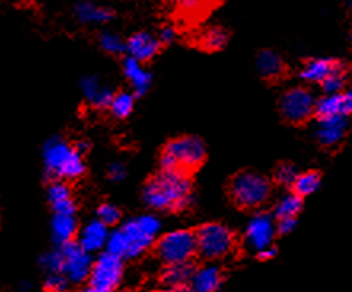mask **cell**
<instances>
[{"instance_id":"3","label":"cell","mask_w":352,"mask_h":292,"mask_svg":"<svg viewBox=\"0 0 352 292\" xmlns=\"http://www.w3.org/2000/svg\"><path fill=\"white\" fill-rule=\"evenodd\" d=\"M206 158L204 143L195 136H184L170 140L161 154V169L188 174Z\"/></svg>"},{"instance_id":"33","label":"cell","mask_w":352,"mask_h":292,"mask_svg":"<svg viewBox=\"0 0 352 292\" xmlns=\"http://www.w3.org/2000/svg\"><path fill=\"white\" fill-rule=\"evenodd\" d=\"M40 264L48 273H61V254H59V249H53L43 254Z\"/></svg>"},{"instance_id":"40","label":"cell","mask_w":352,"mask_h":292,"mask_svg":"<svg viewBox=\"0 0 352 292\" xmlns=\"http://www.w3.org/2000/svg\"><path fill=\"white\" fill-rule=\"evenodd\" d=\"M175 292H195L193 288H187V286H184V288H179Z\"/></svg>"},{"instance_id":"26","label":"cell","mask_w":352,"mask_h":292,"mask_svg":"<svg viewBox=\"0 0 352 292\" xmlns=\"http://www.w3.org/2000/svg\"><path fill=\"white\" fill-rule=\"evenodd\" d=\"M294 192L296 195H300L301 198L303 196L313 195L314 192H318V189L320 187V176L316 173V171H306V173H300L296 176L294 185Z\"/></svg>"},{"instance_id":"34","label":"cell","mask_w":352,"mask_h":292,"mask_svg":"<svg viewBox=\"0 0 352 292\" xmlns=\"http://www.w3.org/2000/svg\"><path fill=\"white\" fill-rule=\"evenodd\" d=\"M70 281L63 273H48L45 281V289L48 292H65L69 288Z\"/></svg>"},{"instance_id":"43","label":"cell","mask_w":352,"mask_h":292,"mask_svg":"<svg viewBox=\"0 0 352 292\" xmlns=\"http://www.w3.org/2000/svg\"><path fill=\"white\" fill-rule=\"evenodd\" d=\"M349 5H351V10H352V0H351V2H349Z\"/></svg>"},{"instance_id":"2","label":"cell","mask_w":352,"mask_h":292,"mask_svg":"<svg viewBox=\"0 0 352 292\" xmlns=\"http://www.w3.org/2000/svg\"><path fill=\"white\" fill-rule=\"evenodd\" d=\"M43 166L48 176L54 180H75L83 176L85 165L83 154L77 145L69 144L63 138H52L43 145Z\"/></svg>"},{"instance_id":"11","label":"cell","mask_w":352,"mask_h":292,"mask_svg":"<svg viewBox=\"0 0 352 292\" xmlns=\"http://www.w3.org/2000/svg\"><path fill=\"white\" fill-rule=\"evenodd\" d=\"M276 231H278V227H276L273 216L266 213H256L245 225V244L250 249H254L255 253H260V251L273 246Z\"/></svg>"},{"instance_id":"17","label":"cell","mask_w":352,"mask_h":292,"mask_svg":"<svg viewBox=\"0 0 352 292\" xmlns=\"http://www.w3.org/2000/svg\"><path fill=\"white\" fill-rule=\"evenodd\" d=\"M74 13L80 23L94 24V26L107 24L113 19L112 10L91 0H80L78 3H75Z\"/></svg>"},{"instance_id":"30","label":"cell","mask_w":352,"mask_h":292,"mask_svg":"<svg viewBox=\"0 0 352 292\" xmlns=\"http://www.w3.org/2000/svg\"><path fill=\"white\" fill-rule=\"evenodd\" d=\"M298 169L295 168L294 165H289V163H284L276 168L274 171V180L278 182L279 185H283V187H292L295 182L296 176H298Z\"/></svg>"},{"instance_id":"22","label":"cell","mask_w":352,"mask_h":292,"mask_svg":"<svg viewBox=\"0 0 352 292\" xmlns=\"http://www.w3.org/2000/svg\"><path fill=\"white\" fill-rule=\"evenodd\" d=\"M78 224L75 214H54L52 220V233L53 240L61 246L70 243L75 235H77Z\"/></svg>"},{"instance_id":"31","label":"cell","mask_w":352,"mask_h":292,"mask_svg":"<svg viewBox=\"0 0 352 292\" xmlns=\"http://www.w3.org/2000/svg\"><path fill=\"white\" fill-rule=\"evenodd\" d=\"M96 219H99L100 222H104L107 227H110V225H117L120 222V219H122V213H120V209L115 205L102 203L98 208Z\"/></svg>"},{"instance_id":"13","label":"cell","mask_w":352,"mask_h":292,"mask_svg":"<svg viewBox=\"0 0 352 292\" xmlns=\"http://www.w3.org/2000/svg\"><path fill=\"white\" fill-rule=\"evenodd\" d=\"M109 227L104 222H100L99 219L89 220V222L85 224V227L80 230L78 244L82 246L85 251H88L89 254L98 253L100 249H105L109 241Z\"/></svg>"},{"instance_id":"24","label":"cell","mask_w":352,"mask_h":292,"mask_svg":"<svg viewBox=\"0 0 352 292\" xmlns=\"http://www.w3.org/2000/svg\"><path fill=\"white\" fill-rule=\"evenodd\" d=\"M193 267L190 265V262L187 264H173L166 267L164 273H163V281L169 288H184L187 286V283L192 281L193 276Z\"/></svg>"},{"instance_id":"23","label":"cell","mask_w":352,"mask_h":292,"mask_svg":"<svg viewBox=\"0 0 352 292\" xmlns=\"http://www.w3.org/2000/svg\"><path fill=\"white\" fill-rule=\"evenodd\" d=\"M256 70L261 77L276 79L284 72V61L276 52L265 50L256 56Z\"/></svg>"},{"instance_id":"42","label":"cell","mask_w":352,"mask_h":292,"mask_svg":"<svg viewBox=\"0 0 352 292\" xmlns=\"http://www.w3.org/2000/svg\"><path fill=\"white\" fill-rule=\"evenodd\" d=\"M85 292H94V291H93V289H87Z\"/></svg>"},{"instance_id":"15","label":"cell","mask_w":352,"mask_h":292,"mask_svg":"<svg viewBox=\"0 0 352 292\" xmlns=\"http://www.w3.org/2000/svg\"><path fill=\"white\" fill-rule=\"evenodd\" d=\"M80 88H82L85 99L96 109H109L115 94L112 88L100 82V79L94 77V75L83 77L80 82Z\"/></svg>"},{"instance_id":"19","label":"cell","mask_w":352,"mask_h":292,"mask_svg":"<svg viewBox=\"0 0 352 292\" xmlns=\"http://www.w3.org/2000/svg\"><path fill=\"white\" fill-rule=\"evenodd\" d=\"M123 72L135 94L142 96L148 92L150 85H152V74L145 69L144 63L128 56L123 63Z\"/></svg>"},{"instance_id":"29","label":"cell","mask_w":352,"mask_h":292,"mask_svg":"<svg viewBox=\"0 0 352 292\" xmlns=\"http://www.w3.org/2000/svg\"><path fill=\"white\" fill-rule=\"evenodd\" d=\"M99 45L105 53L122 54L126 52V42L115 32H102L99 37Z\"/></svg>"},{"instance_id":"16","label":"cell","mask_w":352,"mask_h":292,"mask_svg":"<svg viewBox=\"0 0 352 292\" xmlns=\"http://www.w3.org/2000/svg\"><path fill=\"white\" fill-rule=\"evenodd\" d=\"M340 70H343V67H341V64L338 61H335V59L318 58L311 59V61H308L303 67H301L300 77L308 83L322 85L330 75L340 72Z\"/></svg>"},{"instance_id":"9","label":"cell","mask_w":352,"mask_h":292,"mask_svg":"<svg viewBox=\"0 0 352 292\" xmlns=\"http://www.w3.org/2000/svg\"><path fill=\"white\" fill-rule=\"evenodd\" d=\"M316 104H318V99L308 88L295 87L283 94L279 107L287 122L303 123L316 114Z\"/></svg>"},{"instance_id":"35","label":"cell","mask_w":352,"mask_h":292,"mask_svg":"<svg viewBox=\"0 0 352 292\" xmlns=\"http://www.w3.org/2000/svg\"><path fill=\"white\" fill-rule=\"evenodd\" d=\"M128 171H126V166L120 162H115L109 166L107 169V176L110 180H113V182H122V180L126 178Z\"/></svg>"},{"instance_id":"1","label":"cell","mask_w":352,"mask_h":292,"mask_svg":"<svg viewBox=\"0 0 352 292\" xmlns=\"http://www.w3.org/2000/svg\"><path fill=\"white\" fill-rule=\"evenodd\" d=\"M142 198L155 211L177 213L192 203V180L188 174L161 169L145 185Z\"/></svg>"},{"instance_id":"25","label":"cell","mask_w":352,"mask_h":292,"mask_svg":"<svg viewBox=\"0 0 352 292\" xmlns=\"http://www.w3.org/2000/svg\"><path fill=\"white\" fill-rule=\"evenodd\" d=\"M303 208V198L295 192L284 195L283 198L278 201L274 208V214L278 219L283 218H296V214L300 213Z\"/></svg>"},{"instance_id":"18","label":"cell","mask_w":352,"mask_h":292,"mask_svg":"<svg viewBox=\"0 0 352 292\" xmlns=\"http://www.w3.org/2000/svg\"><path fill=\"white\" fill-rule=\"evenodd\" d=\"M346 129H348V120L346 117H324L319 118L318 129H316V138L325 147L336 145L344 138Z\"/></svg>"},{"instance_id":"6","label":"cell","mask_w":352,"mask_h":292,"mask_svg":"<svg viewBox=\"0 0 352 292\" xmlns=\"http://www.w3.org/2000/svg\"><path fill=\"white\" fill-rule=\"evenodd\" d=\"M234 233L223 224L209 222L196 231L198 253L208 260L226 258L234 249Z\"/></svg>"},{"instance_id":"5","label":"cell","mask_w":352,"mask_h":292,"mask_svg":"<svg viewBox=\"0 0 352 292\" xmlns=\"http://www.w3.org/2000/svg\"><path fill=\"white\" fill-rule=\"evenodd\" d=\"M126 243V258L134 259L142 255L155 243L161 231V220L153 214H144L129 219L120 229Z\"/></svg>"},{"instance_id":"21","label":"cell","mask_w":352,"mask_h":292,"mask_svg":"<svg viewBox=\"0 0 352 292\" xmlns=\"http://www.w3.org/2000/svg\"><path fill=\"white\" fill-rule=\"evenodd\" d=\"M222 270L217 265H203L193 271L192 288L195 292H215L222 284Z\"/></svg>"},{"instance_id":"39","label":"cell","mask_w":352,"mask_h":292,"mask_svg":"<svg viewBox=\"0 0 352 292\" xmlns=\"http://www.w3.org/2000/svg\"><path fill=\"white\" fill-rule=\"evenodd\" d=\"M256 254H258V258L261 260H270V259H273L274 255H276V249L273 248V246H271V248H266V249L260 251V253H256Z\"/></svg>"},{"instance_id":"32","label":"cell","mask_w":352,"mask_h":292,"mask_svg":"<svg viewBox=\"0 0 352 292\" xmlns=\"http://www.w3.org/2000/svg\"><path fill=\"white\" fill-rule=\"evenodd\" d=\"M344 85H346L344 70H340V72H335L333 75H330V77L327 79L325 82L320 85V87H322V90H324L325 94H336V93L343 92Z\"/></svg>"},{"instance_id":"7","label":"cell","mask_w":352,"mask_h":292,"mask_svg":"<svg viewBox=\"0 0 352 292\" xmlns=\"http://www.w3.org/2000/svg\"><path fill=\"white\" fill-rule=\"evenodd\" d=\"M157 253L166 265L187 264L198 253L196 233L184 229L168 231L160 238Z\"/></svg>"},{"instance_id":"27","label":"cell","mask_w":352,"mask_h":292,"mask_svg":"<svg viewBox=\"0 0 352 292\" xmlns=\"http://www.w3.org/2000/svg\"><path fill=\"white\" fill-rule=\"evenodd\" d=\"M134 109V94L129 92H120L115 93L112 98V103L109 105V110L112 112L113 117L117 118H126L131 115Z\"/></svg>"},{"instance_id":"36","label":"cell","mask_w":352,"mask_h":292,"mask_svg":"<svg viewBox=\"0 0 352 292\" xmlns=\"http://www.w3.org/2000/svg\"><path fill=\"white\" fill-rule=\"evenodd\" d=\"M276 227H278V231L283 235H289L292 231L295 230L296 227V219L295 218H283V219H278V224H276Z\"/></svg>"},{"instance_id":"10","label":"cell","mask_w":352,"mask_h":292,"mask_svg":"<svg viewBox=\"0 0 352 292\" xmlns=\"http://www.w3.org/2000/svg\"><path fill=\"white\" fill-rule=\"evenodd\" d=\"M61 254V273L70 283H82L88 280L93 269V258L88 251H85L78 243H65L59 246Z\"/></svg>"},{"instance_id":"38","label":"cell","mask_w":352,"mask_h":292,"mask_svg":"<svg viewBox=\"0 0 352 292\" xmlns=\"http://www.w3.org/2000/svg\"><path fill=\"white\" fill-rule=\"evenodd\" d=\"M175 2H177L179 7L184 10H195L199 7L201 0H175Z\"/></svg>"},{"instance_id":"37","label":"cell","mask_w":352,"mask_h":292,"mask_svg":"<svg viewBox=\"0 0 352 292\" xmlns=\"http://www.w3.org/2000/svg\"><path fill=\"white\" fill-rule=\"evenodd\" d=\"M157 37L160 40V43H164V45L173 43L175 37H177V31H175L173 26H166V28L161 29Z\"/></svg>"},{"instance_id":"28","label":"cell","mask_w":352,"mask_h":292,"mask_svg":"<svg viewBox=\"0 0 352 292\" xmlns=\"http://www.w3.org/2000/svg\"><path fill=\"white\" fill-rule=\"evenodd\" d=\"M226 43H228V32L220 26L208 28L203 34H201V45H203L206 50L217 52V50H222Z\"/></svg>"},{"instance_id":"20","label":"cell","mask_w":352,"mask_h":292,"mask_svg":"<svg viewBox=\"0 0 352 292\" xmlns=\"http://www.w3.org/2000/svg\"><path fill=\"white\" fill-rule=\"evenodd\" d=\"M48 200L54 214H75V206L72 192L64 180H53L48 187Z\"/></svg>"},{"instance_id":"8","label":"cell","mask_w":352,"mask_h":292,"mask_svg":"<svg viewBox=\"0 0 352 292\" xmlns=\"http://www.w3.org/2000/svg\"><path fill=\"white\" fill-rule=\"evenodd\" d=\"M123 280V260L105 251L93 262L91 273L88 276L89 289L94 292H113Z\"/></svg>"},{"instance_id":"14","label":"cell","mask_w":352,"mask_h":292,"mask_svg":"<svg viewBox=\"0 0 352 292\" xmlns=\"http://www.w3.org/2000/svg\"><path fill=\"white\" fill-rule=\"evenodd\" d=\"M160 40L150 32H135L126 40V53L129 58L138 59L140 63L155 58L160 50Z\"/></svg>"},{"instance_id":"4","label":"cell","mask_w":352,"mask_h":292,"mask_svg":"<svg viewBox=\"0 0 352 292\" xmlns=\"http://www.w3.org/2000/svg\"><path fill=\"white\" fill-rule=\"evenodd\" d=\"M230 195L239 208H260L270 198L271 182L268 178L255 171H243L231 180Z\"/></svg>"},{"instance_id":"41","label":"cell","mask_w":352,"mask_h":292,"mask_svg":"<svg viewBox=\"0 0 352 292\" xmlns=\"http://www.w3.org/2000/svg\"><path fill=\"white\" fill-rule=\"evenodd\" d=\"M155 292H173V291H169V289H160V291H155Z\"/></svg>"},{"instance_id":"12","label":"cell","mask_w":352,"mask_h":292,"mask_svg":"<svg viewBox=\"0 0 352 292\" xmlns=\"http://www.w3.org/2000/svg\"><path fill=\"white\" fill-rule=\"evenodd\" d=\"M352 114V88L336 94H324L316 104V115L324 117H346Z\"/></svg>"}]
</instances>
